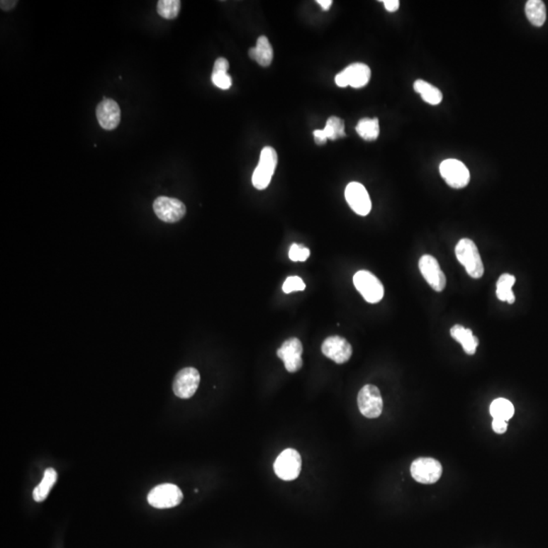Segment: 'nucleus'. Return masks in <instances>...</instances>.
<instances>
[{
    "label": "nucleus",
    "instance_id": "nucleus-7",
    "mask_svg": "<svg viewBox=\"0 0 548 548\" xmlns=\"http://www.w3.org/2000/svg\"><path fill=\"white\" fill-rule=\"evenodd\" d=\"M371 79L370 67L364 63H352L335 77V82L340 88L350 86L354 89L364 88Z\"/></svg>",
    "mask_w": 548,
    "mask_h": 548
},
{
    "label": "nucleus",
    "instance_id": "nucleus-35",
    "mask_svg": "<svg viewBox=\"0 0 548 548\" xmlns=\"http://www.w3.org/2000/svg\"><path fill=\"white\" fill-rule=\"evenodd\" d=\"M249 56H250L251 60L256 61V56H257V53H256L255 47H253V48H251L250 50H249Z\"/></svg>",
    "mask_w": 548,
    "mask_h": 548
},
{
    "label": "nucleus",
    "instance_id": "nucleus-14",
    "mask_svg": "<svg viewBox=\"0 0 548 548\" xmlns=\"http://www.w3.org/2000/svg\"><path fill=\"white\" fill-rule=\"evenodd\" d=\"M420 274L427 284L436 291H442L446 288L447 279L439 262L432 255H423L418 263Z\"/></svg>",
    "mask_w": 548,
    "mask_h": 548
},
{
    "label": "nucleus",
    "instance_id": "nucleus-15",
    "mask_svg": "<svg viewBox=\"0 0 548 548\" xmlns=\"http://www.w3.org/2000/svg\"><path fill=\"white\" fill-rule=\"evenodd\" d=\"M322 352L328 359L336 364H341L350 361L352 354V347L345 338L340 336H330L322 343Z\"/></svg>",
    "mask_w": 548,
    "mask_h": 548
},
{
    "label": "nucleus",
    "instance_id": "nucleus-33",
    "mask_svg": "<svg viewBox=\"0 0 548 548\" xmlns=\"http://www.w3.org/2000/svg\"><path fill=\"white\" fill-rule=\"evenodd\" d=\"M16 4H18V1H8V0H2V1L0 2V6H1L2 11H11V9L15 8Z\"/></svg>",
    "mask_w": 548,
    "mask_h": 548
},
{
    "label": "nucleus",
    "instance_id": "nucleus-20",
    "mask_svg": "<svg viewBox=\"0 0 548 548\" xmlns=\"http://www.w3.org/2000/svg\"><path fill=\"white\" fill-rule=\"evenodd\" d=\"M56 481H57V472L53 468H48V469L45 470L43 479L33 491L34 500L38 503H41L46 500Z\"/></svg>",
    "mask_w": 548,
    "mask_h": 548
},
{
    "label": "nucleus",
    "instance_id": "nucleus-2",
    "mask_svg": "<svg viewBox=\"0 0 548 548\" xmlns=\"http://www.w3.org/2000/svg\"><path fill=\"white\" fill-rule=\"evenodd\" d=\"M277 166V154L274 148L267 147L261 150L259 164L252 176L254 187L258 190L267 189Z\"/></svg>",
    "mask_w": 548,
    "mask_h": 548
},
{
    "label": "nucleus",
    "instance_id": "nucleus-23",
    "mask_svg": "<svg viewBox=\"0 0 548 548\" xmlns=\"http://www.w3.org/2000/svg\"><path fill=\"white\" fill-rule=\"evenodd\" d=\"M491 415L493 420H502L505 422L511 420L514 416L515 408L512 402L505 398H498L491 404Z\"/></svg>",
    "mask_w": 548,
    "mask_h": 548
},
{
    "label": "nucleus",
    "instance_id": "nucleus-22",
    "mask_svg": "<svg viewBox=\"0 0 548 548\" xmlns=\"http://www.w3.org/2000/svg\"><path fill=\"white\" fill-rule=\"evenodd\" d=\"M516 281V277L514 275L505 274L501 275L498 282H496V296L502 302H508L509 304H514L515 295L513 293L512 288Z\"/></svg>",
    "mask_w": 548,
    "mask_h": 548
},
{
    "label": "nucleus",
    "instance_id": "nucleus-28",
    "mask_svg": "<svg viewBox=\"0 0 548 548\" xmlns=\"http://www.w3.org/2000/svg\"><path fill=\"white\" fill-rule=\"evenodd\" d=\"M306 284L304 281L300 276H289L284 281L282 286V291L286 293H291L293 291H304Z\"/></svg>",
    "mask_w": 548,
    "mask_h": 548
},
{
    "label": "nucleus",
    "instance_id": "nucleus-18",
    "mask_svg": "<svg viewBox=\"0 0 548 548\" xmlns=\"http://www.w3.org/2000/svg\"><path fill=\"white\" fill-rule=\"evenodd\" d=\"M451 336L462 345L463 350L469 356L475 354L479 347V338L474 335L471 329L465 328L462 325H455L451 328Z\"/></svg>",
    "mask_w": 548,
    "mask_h": 548
},
{
    "label": "nucleus",
    "instance_id": "nucleus-3",
    "mask_svg": "<svg viewBox=\"0 0 548 548\" xmlns=\"http://www.w3.org/2000/svg\"><path fill=\"white\" fill-rule=\"evenodd\" d=\"M354 284L364 300L370 304H377L384 296V286L382 282L367 270H361L354 274Z\"/></svg>",
    "mask_w": 548,
    "mask_h": 548
},
{
    "label": "nucleus",
    "instance_id": "nucleus-1",
    "mask_svg": "<svg viewBox=\"0 0 548 548\" xmlns=\"http://www.w3.org/2000/svg\"><path fill=\"white\" fill-rule=\"evenodd\" d=\"M455 254L458 261L472 279H481L484 274L483 262L479 248L472 240L461 239L456 245Z\"/></svg>",
    "mask_w": 548,
    "mask_h": 548
},
{
    "label": "nucleus",
    "instance_id": "nucleus-27",
    "mask_svg": "<svg viewBox=\"0 0 548 548\" xmlns=\"http://www.w3.org/2000/svg\"><path fill=\"white\" fill-rule=\"evenodd\" d=\"M310 256V250L301 244H293L289 248V257L295 262H304Z\"/></svg>",
    "mask_w": 548,
    "mask_h": 548
},
{
    "label": "nucleus",
    "instance_id": "nucleus-4",
    "mask_svg": "<svg viewBox=\"0 0 548 548\" xmlns=\"http://www.w3.org/2000/svg\"><path fill=\"white\" fill-rule=\"evenodd\" d=\"M274 472L282 481H291L298 479L302 469V458L295 449H286L275 460Z\"/></svg>",
    "mask_w": 548,
    "mask_h": 548
},
{
    "label": "nucleus",
    "instance_id": "nucleus-6",
    "mask_svg": "<svg viewBox=\"0 0 548 548\" xmlns=\"http://www.w3.org/2000/svg\"><path fill=\"white\" fill-rule=\"evenodd\" d=\"M411 476L423 484L436 483L441 479L443 468L441 463L432 458L423 457L413 461L410 467Z\"/></svg>",
    "mask_w": 548,
    "mask_h": 548
},
{
    "label": "nucleus",
    "instance_id": "nucleus-16",
    "mask_svg": "<svg viewBox=\"0 0 548 548\" xmlns=\"http://www.w3.org/2000/svg\"><path fill=\"white\" fill-rule=\"evenodd\" d=\"M99 124L106 130H113L119 125L121 111L119 105L112 99H103L96 110Z\"/></svg>",
    "mask_w": 548,
    "mask_h": 548
},
{
    "label": "nucleus",
    "instance_id": "nucleus-31",
    "mask_svg": "<svg viewBox=\"0 0 548 548\" xmlns=\"http://www.w3.org/2000/svg\"><path fill=\"white\" fill-rule=\"evenodd\" d=\"M493 430L496 434H505L508 429V423L502 420H493Z\"/></svg>",
    "mask_w": 548,
    "mask_h": 548
},
{
    "label": "nucleus",
    "instance_id": "nucleus-12",
    "mask_svg": "<svg viewBox=\"0 0 548 548\" xmlns=\"http://www.w3.org/2000/svg\"><path fill=\"white\" fill-rule=\"evenodd\" d=\"M303 345L298 338H289L277 350V357L284 363L286 371L296 373L303 367Z\"/></svg>",
    "mask_w": 548,
    "mask_h": 548
},
{
    "label": "nucleus",
    "instance_id": "nucleus-34",
    "mask_svg": "<svg viewBox=\"0 0 548 548\" xmlns=\"http://www.w3.org/2000/svg\"><path fill=\"white\" fill-rule=\"evenodd\" d=\"M317 4H320V6H321L324 11H329V9L331 8V6H332L333 1L332 0H318Z\"/></svg>",
    "mask_w": 548,
    "mask_h": 548
},
{
    "label": "nucleus",
    "instance_id": "nucleus-19",
    "mask_svg": "<svg viewBox=\"0 0 548 548\" xmlns=\"http://www.w3.org/2000/svg\"><path fill=\"white\" fill-rule=\"evenodd\" d=\"M525 13L529 22L535 27H542L547 21V8L541 0H529L525 6Z\"/></svg>",
    "mask_w": 548,
    "mask_h": 548
},
{
    "label": "nucleus",
    "instance_id": "nucleus-25",
    "mask_svg": "<svg viewBox=\"0 0 548 548\" xmlns=\"http://www.w3.org/2000/svg\"><path fill=\"white\" fill-rule=\"evenodd\" d=\"M256 61L261 65V67H267L272 65V60H274V49H272V45L268 41L267 37L261 36L258 38L257 44L255 46Z\"/></svg>",
    "mask_w": 548,
    "mask_h": 548
},
{
    "label": "nucleus",
    "instance_id": "nucleus-13",
    "mask_svg": "<svg viewBox=\"0 0 548 548\" xmlns=\"http://www.w3.org/2000/svg\"><path fill=\"white\" fill-rule=\"evenodd\" d=\"M345 199L350 208L359 216H366L370 213L371 201L366 188L361 183L352 182L345 188Z\"/></svg>",
    "mask_w": 548,
    "mask_h": 548
},
{
    "label": "nucleus",
    "instance_id": "nucleus-9",
    "mask_svg": "<svg viewBox=\"0 0 548 548\" xmlns=\"http://www.w3.org/2000/svg\"><path fill=\"white\" fill-rule=\"evenodd\" d=\"M440 173L447 184L455 189L464 188L470 181V173L467 167L458 160H444L440 166Z\"/></svg>",
    "mask_w": 548,
    "mask_h": 548
},
{
    "label": "nucleus",
    "instance_id": "nucleus-21",
    "mask_svg": "<svg viewBox=\"0 0 548 548\" xmlns=\"http://www.w3.org/2000/svg\"><path fill=\"white\" fill-rule=\"evenodd\" d=\"M416 93L420 94L425 102L430 105H439L443 100V94L436 86L429 82L418 79L413 84Z\"/></svg>",
    "mask_w": 548,
    "mask_h": 548
},
{
    "label": "nucleus",
    "instance_id": "nucleus-5",
    "mask_svg": "<svg viewBox=\"0 0 548 548\" xmlns=\"http://www.w3.org/2000/svg\"><path fill=\"white\" fill-rule=\"evenodd\" d=\"M147 501L157 509H169L180 505L183 501V493L175 484H160L150 491Z\"/></svg>",
    "mask_w": 548,
    "mask_h": 548
},
{
    "label": "nucleus",
    "instance_id": "nucleus-10",
    "mask_svg": "<svg viewBox=\"0 0 548 548\" xmlns=\"http://www.w3.org/2000/svg\"><path fill=\"white\" fill-rule=\"evenodd\" d=\"M201 384V374L195 368H185L174 379L173 391L179 398L189 399Z\"/></svg>",
    "mask_w": 548,
    "mask_h": 548
},
{
    "label": "nucleus",
    "instance_id": "nucleus-30",
    "mask_svg": "<svg viewBox=\"0 0 548 548\" xmlns=\"http://www.w3.org/2000/svg\"><path fill=\"white\" fill-rule=\"evenodd\" d=\"M229 67V61L225 60V58H218V60H216L213 72H228Z\"/></svg>",
    "mask_w": 548,
    "mask_h": 548
},
{
    "label": "nucleus",
    "instance_id": "nucleus-17",
    "mask_svg": "<svg viewBox=\"0 0 548 548\" xmlns=\"http://www.w3.org/2000/svg\"><path fill=\"white\" fill-rule=\"evenodd\" d=\"M317 145H325L327 140H335L345 138V122L338 117H330L327 120L325 128L317 129L313 133Z\"/></svg>",
    "mask_w": 548,
    "mask_h": 548
},
{
    "label": "nucleus",
    "instance_id": "nucleus-29",
    "mask_svg": "<svg viewBox=\"0 0 548 548\" xmlns=\"http://www.w3.org/2000/svg\"><path fill=\"white\" fill-rule=\"evenodd\" d=\"M211 81L216 86L222 89H229L232 86V77L228 72H213Z\"/></svg>",
    "mask_w": 548,
    "mask_h": 548
},
{
    "label": "nucleus",
    "instance_id": "nucleus-26",
    "mask_svg": "<svg viewBox=\"0 0 548 548\" xmlns=\"http://www.w3.org/2000/svg\"><path fill=\"white\" fill-rule=\"evenodd\" d=\"M181 9L179 0H160L157 2V13L166 20L177 18Z\"/></svg>",
    "mask_w": 548,
    "mask_h": 548
},
{
    "label": "nucleus",
    "instance_id": "nucleus-8",
    "mask_svg": "<svg viewBox=\"0 0 548 548\" xmlns=\"http://www.w3.org/2000/svg\"><path fill=\"white\" fill-rule=\"evenodd\" d=\"M357 406L362 415L368 418H377L383 410V399L376 386L366 385L357 396Z\"/></svg>",
    "mask_w": 548,
    "mask_h": 548
},
{
    "label": "nucleus",
    "instance_id": "nucleus-24",
    "mask_svg": "<svg viewBox=\"0 0 548 548\" xmlns=\"http://www.w3.org/2000/svg\"><path fill=\"white\" fill-rule=\"evenodd\" d=\"M357 134L367 141L376 140L380 134V126L377 118H363L359 120L356 127Z\"/></svg>",
    "mask_w": 548,
    "mask_h": 548
},
{
    "label": "nucleus",
    "instance_id": "nucleus-11",
    "mask_svg": "<svg viewBox=\"0 0 548 548\" xmlns=\"http://www.w3.org/2000/svg\"><path fill=\"white\" fill-rule=\"evenodd\" d=\"M152 206L157 218L164 223H177L186 215L185 204L179 199L160 196L155 201Z\"/></svg>",
    "mask_w": 548,
    "mask_h": 548
},
{
    "label": "nucleus",
    "instance_id": "nucleus-32",
    "mask_svg": "<svg viewBox=\"0 0 548 548\" xmlns=\"http://www.w3.org/2000/svg\"><path fill=\"white\" fill-rule=\"evenodd\" d=\"M382 2L384 4L385 9L389 13H394V11H398L399 6H401V2L398 0H384Z\"/></svg>",
    "mask_w": 548,
    "mask_h": 548
}]
</instances>
